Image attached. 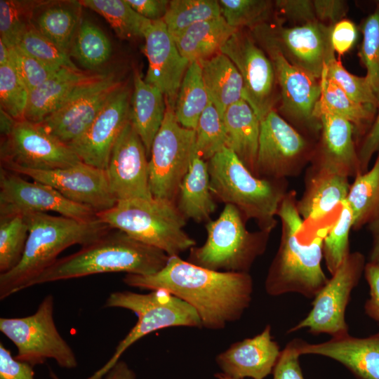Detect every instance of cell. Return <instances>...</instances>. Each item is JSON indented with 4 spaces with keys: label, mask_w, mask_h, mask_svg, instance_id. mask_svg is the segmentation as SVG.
<instances>
[{
    "label": "cell",
    "mask_w": 379,
    "mask_h": 379,
    "mask_svg": "<svg viewBox=\"0 0 379 379\" xmlns=\"http://www.w3.org/2000/svg\"><path fill=\"white\" fill-rule=\"evenodd\" d=\"M123 281L140 289L165 290L192 305L202 326L220 330L239 320L249 307L253 291L249 273L206 269L172 256L150 275L126 274Z\"/></svg>",
    "instance_id": "1"
},
{
    "label": "cell",
    "mask_w": 379,
    "mask_h": 379,
    "mask_svg": "<svg viewBox=\"0 0 379 379\" xmlns=\"http://www.w3.org/2000/svg\"><path fill=\"white\" fill-rule=\"evenodd\" d=\"M296 193L288 191L277 215L281 223L279 246L269 267L265 282L266 293L278 296L297 293L314 298L328 281L324 274V239L332 222L319 227L304 239V222L296 207Z\"/></svg>",
    "instance_id": "2"
},
{
    "label": "cell",
    "mask_w": 379,
    "mask_h": 379,
    "mask_svg": "<svg viewBox=\"0 0 379 379\" xmlns=\"http://www.w3.org/2000/svg\"><path fill=\"white\" fill-rule=\"evenodd\" d=\"M24 215L29 230L25 248L18 265L0 274L1 300L29 288L67 248L74 244L88 245L112 230L98 218L79 220L46 213Z\"/></svg>",
    "instance_id": "3"
},
{
    "label": "cell",
    "mask_w": 379,
    "mask_h": 379,
    "mask_svg": "<svg viewBox=\"0 0 379 379\" xmlns=\"http://www.w3.org/2000/svg\"><path fill=\"white\" fill-rule=\"evenodd\" d=\"M170 256L116 230L57 259L29 285L68 280L108 272L150 275L163 269Z\"/></svg>",
    "instance_id": "4"
},
{
    "label": "cell",
    "mask_w": 379,
    "mask_h": 379,
    "mask_svg": "<svg viewBox=\"0 0 379 379\" xmlns=\"http://www.w3.org/2000/svg\"><path fill=\"white\" fill-rule=\"evenodd\" d=\"M207 162L210 190L215 200L236 206L246 220H255L259 230L270 234L277 225V211L288 192L287 179L255 176L226 147Z\"/></svg>",
    "instance_id": "5"
},
{
    "label": "cell",
    "mask_w": 379,
    "mask_h": 379,
    "mask_svg": "<svg viewBox=\"0 0 379 379\" xmlns=\"http://www.w3.org/2000/svg\"><path fill=\"white\" fill-rule=\"evenodd\" d=\"M96 215L110 228L159 248L170 257L179 256L197 244L185 231L187 220L176 204L166 199L153 197L119 201Z\"/></svg>",
    "instance_id": "6"
},
{
    "label": "cell",
    "mask_w": 379,
    "mask_h": 379,
    "mask_svg": "<svg viewBox=\"0 0 379 379\" xmlns=\"http://www.w3.org/2000/svg\"><path fill=\"white\" fill-rule=\"evenodd\" d=\"M246 221L236 206L225 204L217 219L207 222L205 243L191 248L187 261L213 271L249 273L265 251L270 234L248 231Z\"/></svg>",
    "instance_id": "7"
},
{
    "label": "cell",
    "mask_w": 379,
    "mask_h": 379,
    "mask_svg": "<svg viewBox=\"0 0 379 379\" xmlns=\"http://www.w3.org/2000/svg\"><path fill=\"white\" fill-rule=\"evenodd\" d=\"M104 307L131 310L137 315L138 321L105 364L86 379H102L132 345L154 331L173 326L203 327L192 305L163 289L145 294L115 291L109 294Z\"/></svg>",
    "instance_id": "8"
},
{
    "label": "cell",
    "mask_w": 379,
    "mask_h": 379,
    "mask_svg": "<svg viewBox=\"0 0 379 379\" xmlns=\"http://www.w3.org/2000/svg\"><path fill=\"white\" fill-rule=\"evenodd\" d=\"M54 297L44 298L36 311L27 317L0 318V331L15 345V358L32 366L54 359L65 368L78 366L76 355L58 331L54 320Z\"/></svg>",
    "instance_id": "9"
},
{
    "label": "cell",
    "mask_w": 379,
    "mask_h": 379,
    "mask_svg": "<svg viewBox=\"0 0 379 379\" xmlns=\"http://www.w3.org/2000/svg\"><path fill=\"white\" fill-rule=\"evenodd\" d=\"M194 151L195 131L182 126L173 109L166 105L149 159V185L154 197L175 203Z\"/></svg>",
    "instance_id": "10"
},
{
    "label": "cell",
    "mask_w": 379,
    "mask_h": 379,
    "mask_svg": "<svg viewBox=\"0 0 379 379\" xmlns=\"http://www.w3.org/2000/svg\"><path fill=\"white\" fill-rule=\"evenodd\" d=\"M364 255L350 253L326 284L314 298L307 317L291 328V333L302 328L314 335L327 333L331 338L349 333L345 310L352 290L358 285L366 266Z\"/></svg>",
    "instance_id": "11"
},
{
    "label": "cell",
    "mask_w": 379,
    "mask_h": 379,
    "mask_svg": "<svg viewBox=\"0 0 379 379\" xmlns=\"http://www.w3.org/2000/svg\"><path fill=\"white\" fill-rule=\"evenodd\" d=\"M260 121L256 176L287 179L300 174L312 159L309 141L274 109Z\"/></svg>",
    "instance_id": "12"
},
{
    "label": "cell",
    "mask_w": 379,
    "mask_h": 379,
    "mask_svg": "<svg viewBox=\"0 0 379 379\" xmlns=\"http://www.w3.org/2000/svg\"><path fill=\"white\" fill-rule=\"evenodd\" d=\"M1 166H18L33 170L67 168L81 161L66 144L39 124L26 119L14 120L1 133Z\"/></svg>",
    "instance_id": "13"
},
{
    "label": "cell",
    "mask_w": 379,
    "mask_h": 379,
    "mask_svg": "<svg viewBox=\"0 0 379 379\" xmlns=\"http://www.w3.org/2000/svg\"><path fill=\"white\" fill-rule=\"evenodd\" d=\"M125 84L114 72H99L39 124L69 145L89 127L112 96Z\"/></svg>",
    "instance_id": "14"
},
{
    "label": "cell",
    "mask_w": 379,
    "mask_h": 379,
    "mask_svg": "<svg viewBox=\"0 0 379 379\" xmlns=\"http://www.w3.org/2000/svg\"><path fill=\"white\" fill-rule=\"evenodd\" d=\"M48 211L79 220L98 218L95 211L67 199L51 186L29 182L15 172L0 168V218Z\"/></svg>",
    "instance_id": "15"
},
{
    "label": "cell",
    "mask_w": 379,
    "mask_h": 379,
    "mask_svg": "<svg viewBox=\"0 0 379 379\" xmlns=\"http://www.w3.org/2000/svg\"><path fill=\"white\" fill-rule=\"evenodd\" d=\"M238 69L243 81V99L260 121L275 102L277 79L270 58L253 38L241 29L234 32L221 48Z\"/></svg>",
    "instance_id": "16"
},
{
    "label": "cell",
    "mask_w": 379,
    "mask_h": 379,
    "mask_svg": "<svg viewBox=\"0 0 379 379\" xmlns=\"http://www.w3.org/2000/svg\"><path fill=\"white\" fill-rule=\"evenodd\" d=\"M253 29L274 65L282 112L314 133L321 131L320 122L313 115L321 94L320 79L292 64L272 41Z\"/></svg>",
    "instance_id": "17"
},
{
    "label": "cell",
    "mask_w": 379,
    "mask_h": 379,
    "mask_svg": "<svg viewBox=\"0 0 379 379\" xmlns=\"http://www.w3.org/2000/svg\"><path fill=\"white\" fill-rule=\"evenodd\" d=\"M3 168L48 185L67 199L96 213L109 209L117 202L110 190L105 170L82 161L67 168L46 171L18 166Z\"/></svg>",
    "instance_id": "18"
},
{
    "label": "cell",
    "mask_w": 379,
    "mask_h": 379,
    "mask_svg": "<svg viewBox=\"0 0 379 379\" xmlns=\"http://www.w3.org/2000/svg\"><path fill=\"white\" fill-rule=\"evenodd\" d=\"M105 171L117 201L154 197L149 185L146 149L131 121L117 139Z\"/></svg>",
    "instance_id": "19"
},
{
    "label": "cell",
    "mask_w": 379,
    "mask_h": 379,
    "mask_svg": "<svg viewBox=\"0 0 379 379\" xmlns=\"http://www.w3.org/2000/svg\"><path fill=\"white\" fill-rule=\"evenodd\" d=\"M332 27L312 21L275 29L262 24L253 29L272 41L292 64L320 79L324 65L335 56L331 41Z\"/></svg>",
    "instance_id": "20"
},
{
    "label": "cell",
    "mask_w": 379,
    "mask_h": 379,
    "mask_svg": "<svg viewBox=\"0 0 379 379\" xmlns=\"http://www.w3.org/2000/svg\"><path fill=\"white\" fill-rule=\"evenodd\" d=\"M131 93L124 84L86 131L68 145L82 162L100 169L107 168L114 143L130 121Z\"/></svg>",
    "instance_id": "21"
},
{
    "label": "cell",
    "mask_w": 379,
    "mask_h": 379,
    "mask_svg": "<svg viewBox=\"0 0 379 379\" xmlns=\"http://www.w3.org/2000/svg\"><path fill=\"white\" fill-rule=\"evenodd\" d=\"M144 39V52L148 61L145 81L159 89L166 105L174 109L180 86L190 62L179 52L162 20L152 21Z\"/></svg>",
    "instance_id": "22"
},
{
    "label": "cell",
    "mask_w": 379,
    "mask_h": 379,
    "mask_svg": "<svg viewBox=\"0 0 379 379\" xmlns=\"http://www.w3.org/2000/svg\"><path fill=\"white\" fill-rule=\"evenodd\" d=\"M315 118L321 124V138L311 166L354 178L361 171L353 125L327 112L317 113Z\"/></svg>",
    "instance_id": "23"
},
{
    "label": "cell",
    "mask_w": 379,
    "mask_h": 379,
    "mask_svg": "<svg viewBox=\"0 0 379 379\" xmlns=\"http://www.w3.org/2000/svg\"><path fill=\"white\" fill-rule=\"evenodd\" d=\"M281 351L268 324L254 337L232 343L215 361L222 373L233 378L264 379L272 373Z\"/></svg>",
    "instance_id": "24"
},
{
    "label": "cell",
    "mask_w": 379,
    "mask_h": 379,
    "mask_svg": "<svg viewBox=\"0 0 379 379\" xmlns=\"http://www.w3.org/2000/svg\"><path fill=\"white\" fill-rule=\"evenodd\" d=\"M300 355L316 354L345 366L358 379H379V331L366 338L349 333L317 344L300 339Z\"/></svg>",
    "instance_id": "25"
},
{
    "label": "cell",
    "mask_w": 379,
    "mask_h": 379,
    "mask_svg": "<svg viewBox=\"0 0 379 379\" xmlns=\"http://www.w3.org/2000/svg\"><path fill=\"white\" fill-rule=\"evenodd\" d=\"M350 183L349 177L310 166L305 177V190L296 207L304 228L317 222L346 201Z\"/></svg>",
    "instance_id": "26"
},
{
    "label": "cell",
    "mask_w": 379,
    "mask_h": 379,
    "mask_svg": "<svg viewBox=\"0 0 379 379\" xmlns=\"http://www.w3.org/2000/svg\"><path fill=\"white\" fill-rule=\"evenodd\" d=\"M98 73L79 68H60L41 85L29 92L25 119L39 124Z\"/></svg>",
    "instance_id": "27"
},
{
    "label": "cell",
    "mask_w": 379,
    "mask_h": 379,
    "mask_svg": "<svg viewBox=\"0 0 379 379\" xmlns=\"http://www.w3.org/2000/svg\"><path fill=\"white\" fill-rule=\"evenodd\" d=\"M222 118L226 131V147L231 149L256 176L259 119L244 99L230 105Z\"/></svg>",
    "instance_id": "28"
},
{
    "label": "cell",
    "mask_w": 379,
    "mask_h": 379,
    "mask_svg": "<svg viewBox=\"0 0 379 379\" xmlns=\"http://www.w3.org/2000/svg\"><path fill=\"white\" fill-rule=\"evenodd\" d=\"M166 111V102L161 91L147 83L135 71L131 98L130 121L141 138L148 157L154 137L164 119Z\"/></svg>",
    "instance_id": "29"
},
{
    "label": "cell",
    "mask_w": 379,
    "mask_h": 379,
    "mask_svg": "<svg viewBox=\"0 0 379 379\" xmlns=\"http://www.w3.org/2000/svg\"><path fill=\"white\" fill-rule=\"evenodd\" d=\"M175 204L186 220L197 222L209 221L215 210V199L210 190L208 162L199 156L196 148L189 170L180 186Z\"/></svg>",
    "instance_id": "30"
},
{
    "label": "cell",
    "mask_w": 379,
    "mask_h": 379,
    "mask_svg": "<svg viewBox=\"0 0 379 379\" xmlns=\"http://www.w3.org/2000/svg\"><path fill=\"white\" fill-rule=\"evenodd\" d=\"M200 63L209 100L223 117L230 105L243 99L242 78L234 63L221 52Z\"/></svg>",
    "instance_id": "31"
},
{
    "label": "cell",
    "mask_w": 379,
    "mask_h": 379,
    "mask_svg": "<svg viewBox=\"0 0 379 379\" xmlns=\"http://www.w3.org/2000/svg\"><path fill=\"white\" fill-rule=\"evenodd\" d=\"M81 8L79 1L47 0L36 11L32 24L40 33L69 54L81 21Z\"/></svg>",
    "instance_id": "32"
},
{
    "label": "cell",
    "mask_w": 379,
    "mask_h": 379,
    "mask_svg": "<svg viewBox=\"0 0 379 379\" xmlns=\"http://www.w3.org/2000/svg\"><path fill=\"white\" fill-rule=\"evenodd\" d=\"M237 30L221 16L195 24L173 37L184 58L190 62H200L220 53Z\"/></svg>",
    "instance_id": "33"
},
{
    "label": "cell",
    "mask_w": 379,
    "mask_h": 379,
    "mask_svg": "<svg viewBox=\"0 0 379 379\" xmlns=\"http://www.w3.org/2000/svg\"><path fill=\"white\" fill-rule=\"evenodd\" d=\"M320 86V97L313 113L314 118L317 113L327 112L346 119L357 131L368 128L373 120L375 107L352 100L334 81L328 77L324 67Z\"/></svg>",
    "instance_id": "34"
},
{
    "label": "cell",
    "mask_w": 379,
    "mask_h": 379,
    "mask_svg": "<svg viewBox=\"0 0 379 379\" xmlns=\"http://www.w3.org/2000/svg\"><path fill=\"white\" fill-rule=\"evenodd\" d=\"M209 101L201 63L192 62L184 76L175 103L173 110L178 122L186 128L195 130Z\"/></svg>",
    "instance_id": "35"
},
{
    "label": "cell",
    "mask_w": 379,
    "mask_h": 379,
    "mask_svg": "<svg viewBox=\"0 0 379 379\" xmlns=\"http://www.w3.org/2000/svg\"><path fill=\"white\" fill-rule=\"evenodd\" d=\"M82 7L102 16L122 39L144 37L152 21L138 14L126 0H80Z\"/></svg>",
    "instance_id": "36"
},
{
    "label": "cell",
    "mask_w": 379,
    "mask_h": 379,
    "mask_svg": "<svg viewBox=\"0 0 379 379\" xmlns=\"http://www.w3.org/2000/svg\"><path fill=\"white\" fill-rule=\"evenodd\" d=\"M346 201L353 215L352 229L358 230L379 208V151L371 170L354 177Z\"/></svg>",
    "instance_id": "37"
},
{
    "label": "cell",
    "mask_w": 379,
    "mask_h": 379,
    "mask_svg": "<svg viewBox=\"0 0 379 379\" xmlns=\"http://www.w3.org/2000/svg\"><path fill=\"white\" fill-rule=\"evenodd\" d=\"M69 54L86 69H95L109 60L112 46L105 33L95 24L85 20L79 23Z\"/></svg>",
    "instance_id": "38"
},
{
    "label": "cell",
    "mask_w": 379,
    "mask_h": 379,
    "mask_svg": "<svg viewBox=\"0 0 379 379\" xmlns=\"http://www.w3.org/2000/svg\"><path fill=\"white\" fill-rule=\"evenodd\" d=\"M221 16L216 0H172L162 20L175 36L195 24Z\"/></svg>",
    "instance_id": "39"
},
{
    "label": "cell",
    "mask_w": 379,
    "mask_h": 379,
    "mask_svg": "<svg viewBox=\"0 0 379 379\" xmlns=\"http://www.w3.org/2000/svg\"><path fill=\"white\" fill-rule=\"evenodd\" d=\"M338 217L332 222L323 243V258L332 275L349 255V237L353 227V215L346 201L340 206Z\"/></svg>",
    "instance_id": "40"
},
{
    "label": "cell",
    "mask_w": 379,
    "mask_h": 379,
    "mask_svg": "<svg viewBox=\"0 0 379 379\" xmlns=\"http://www.w3.org/2000/svg\"><path fill=\"white\" fill-rule=\"evenodd\" d=\"M47 0H0V34L8 46L32 24L36 11Z\"/></svg>",
    "instance_id": "41"
},
{
    "label": "cell",
    "mask_w": 379,
    "mask_h": 379,
    "mask_svg": "<svg viewBox=\"0 0 379 379\" xmlns=\"http://www.w3.org/2000/svg\"><path fill=\"white\" fill-rule=\"evenodd\" d=\"M29 230L25 215L0 218V273L9 272L20 262Z\"/></svg>",
    "instance_id": "42"
},
{
    "label": "cell",
    "mask_w": 379,
    "mask_h": 379,
    "mask_svg": "<svg viewBox=\"0 0 379 379\" xmlns=\"http://www.w3.org/2000/svg\"><path fill=\"white\" fill-rule=\"evenodd\" d=\"M195 148L206 161L226 147V131L223 118L209 101L200 116L195 128Z\"/></svg>",
    "instance_id": "43"
},
{
    "label": "cell",
    "mask_w": 379,
    "mask_h": 379,
    "mask_svg": "<svg viewBox=\"0 0 379 379\" xmlns=\"http://www.w3.org/2000/svg\"><path fill=\"white\" fill-rule=\"evenodd\" d=\"M14 46L49 66L78 68L67 53L40 33L33 24L19 36Z\"/></svg>",
    "instance_id": "44"
},
{
    "label": "cell",
    "mask_w": 379,
    "mask_h": 379,
    "mask_svg": "<svg viewBox=\"0 0 379 379\" xmlns=\"http://www.w3.org/2000/svg\"><path fill=\"white\" fill-rule=\"evenodd\" d=\"M29 95L13 63L0 66L1 111L15 121L25 119Z\"/></svg>",
    "instance_id": "45"
},
{
    "label": "cell",
    "mask_w": 379,
    "mask_h": 379,
    "mask_svg": "<svg viewBox=\"0 0 379 379\" xmlns=\"http://www.w3.org/2000/svg\"><path fill=\"white\" fill-rule=\"evenodd\" d=\"M221 15L231 27L255 28L267 18L272 3L266 0H220Z\"/></svg>",
    "instance_id": "46"
},
{
    "label": "cell",
    "mask_w": 379,
    "mask_h": 379,
    "mask_svg": "<svg viewBox=\"0 0 379 379\" xmlns=\"http://www.w3.org/2000/svg\"><path fill=\"white\" fill-rule=\"evenodd\" d=\"M324 68L328 77L334 81L352 100L378 108L379 100L366 76L357 77L350 73L335 56L327 62Z\"/></svg>",
    "instance_id": "47"
},
{
    "label": "cell",
    "mask_w": 379,
    "mask_h": 379,
    "mask_svg": "<svg viewBox=\"0 0 379 379\" xmlns=\"http://www.w3.org/2000/svg\"><path fill=\"white\" fill-rule=\"evenodd\" d=\"M363 41L359 55L364 65L366 78L379 100V6L361 25Z\"/></svg>",
    "instance_id": "48"
},
{
    "label": "cell",
    "mask_w": 379,
    "mask_h": 379,
    "mask_svg": "<svg viewBox=\"0 0 379 379\" xmlns=\"http://www.w3.org/2000/svg\"><path fill=\"white\" fill-rule=\"evenodd\" d=\"M10 50L11 62L15 67L29 92L41 85L60 69L40 62L17 46H11Z\"/></svg>",
    "instance_id": "49"
},
{
    "label": "cell",
    "mask_w": 379,
    "mask_h": 379,
    "mask_svg": "<svg viewBox=\"0 0 379 379\" xmlns=\"http://www.w3.org/2000/svg\"><path fill=\"white\" fill-rule=\"evenodd\" d=\"M300 339H293L281 351L272 371L273 379H305L299 361Z\"/></svg>",
    "instance_id": "50"
},
{
    "label": "cell",
    "mask_w": 379,
    "mask_h": 379,
    "mask_svg": "<svg viewBox=\"0 0 379 379\" xmlns=\"http://www.w3.org/2000/svg\"><path fill=\"white\" fill-rule=\"evenodd\" d=\"M0 379H34L33 366L13 357L0 343Z\"/></svg>",
    "instance_id": "51"
},
{
    "label": "cell",
    "mask_w": 379,
    "mask_h": 379,
    "mask_svg": "<svg viewBox=\"0 0 379 379\" xmlns=\"http://www.w3.org/2000/svg\"><path fill=\"white\" fill-rule=\"evenodd\" d=\"M357 30L349 20H341L332 27L331 41L333 51L339 55L348 51L355 43Z\"/></svg>",
    "instance_id": "52"
},
{
    "label": "cell",
    "mask_w": 379,
    "mask_h": 379,
    "mask_svg": "<svg viewBox=\"0 0 379 379\" xmlns=\"http://www.w3.org/2000/svg\"><path fill=\"white\" fill-rule=\"evenodd\" d=\"M364 274L369 286V298L365 302L364 311L379 323V265L366 262Z\"/></svg>",
    "instance_id": "53"
},
{
    "label": "cell",
    "mask_w": 379,
    "mask_h": 379,
    "mask_svg": "<svg viewBox=\"0 0 379 379\" xmlns=\"http://www.w3.org/2000/svg\"><path fill=\"white\" fill-rule=\"evenodd\" d=\"M277 8L286 18L303 23L317 21L312 1L280 0L275 1Z\"/></svg>",
    "instance_id": "54"
},
{
    "label": "cell",
    "mask_w": 379,
    "mask_h": 379,
    "mask_svg": "<svg viewBox=\"0 0 379 379\" xmlns=\"http://www.w3.org/2000/svg\"><path fill=\"white\" fill-rule=\"evenodd\" d=\"M314 13L317 21L333 26L342 20L347 11L344 1L340 0H314L312 1Z\"/></svg>",
    "instance_id": "55"
},
{
    "label": "cell",
    "mask_w": 379,
    "mask_h": 379,
    "mask_svg": "<svg viewBox=\"0 0 379 379\" xmlns=\"http://www.w3.org/2000/svg\"><path fill=\"white\" fill-rule=\"evenodd\" d=\"M375 121L366 134L358 149V157L361 173L368 171V166L373 155L379 151V105Z\"/></svg>",
    "instance_id": "56"
},
{
    "label": "cell",
    "mask_w": 379,
    "mask_h": 379,
    "mask_svg": "<svg viewBox=\"0 0 379 379\" xmlns=\"http://www.w3.org/2000/svg\"><path fill=\"white\" fill-rule=\"evenodd\" d=\"M126 1L138 14L151 21L162 20L169 4L168 0H126Z\"/></svg>",
    "instance_id": "57"
},
{
    "label": "cell",
    "mask_w": 379,
    "mask_h": 379,
    "mask_svg": "<svg viewBox=\"0 0 379 379\" xmlns=\"http://www.w3.org/2000/svg\"><path fill=\"white\" fill-rule=\"evenodd\" d=\"M366 225L372 238V246L368 254V262L379 265V208Z\"/></svg>",
    "instance_id": "58"
},
{
    "label": "cell",
    "mask_w": 379,
    "mask_h": 379,
    "mask_svg": "<svg viewBox=\"0 0 379 379\" xmlns=\"http://www.w3.org/2000/svg\"><path fill=\"white\" fill-rule=\"evenodd\" d=\"M136 375L128 365L122 360L116 364L105 375V379H135Z\"/></svg>",
    "instance_id": "59"
},
{
    "label": "cell",
    "mask_w": 379,
    "mask_h": 379,
    "mask_svg": "<svg viewBox=\"0 0 379 379\" xmlns=\"http://www.w3.org/2000/svg\"><path fill=\"white\" fill-rule=\"evenodd\" d=\"M11 61V50L1 39H0V66Z\"/></svg>",
    "instance_id": "60"
},
{
    "label": "cell",
    "mask_w": 379,
    "mask_h": 379,
    "mask_svg": "<svg viewBox=\"0 0 379 379\" xmlns=\"http://www.w3.org/2000/svg\"><path fill=\"white\" fill-rule=\"evenodd\" d=\"M215 377L218 379H235L223 373H217L215 374Z\"/></svg>",
    "instance_id": "61"
},
{
    "label": "cell",
    "mask_w": 379,
    "mask_h": 379,
    "mask_svg": "<svg viewBox=\"0 0 379 379\" xmlns=\"http://www.w3.org/2000/svg\"><path fill=\"white\" fill-rule=\"evenodd\" d=\"M50 376L51 377L52 379H60L56 375L55 373L52 371L51 370L50 371Z\"/></svg>",
    "instance_id": "62"
},
{
    "label": "cell",
    "mask_w": 379,
    "mask_h": 379,
    "mask_svg": "<svg viewBox=\"0 0 379 379\" xmlns=\"http://www.w3.org/2000/svg\"><path fill=\"white\" fill-rule=\"evenodd\" d=\"M378 2H379V1H378Z\"/></svg>",
    "instance_id": "63"
}]
</instances>
